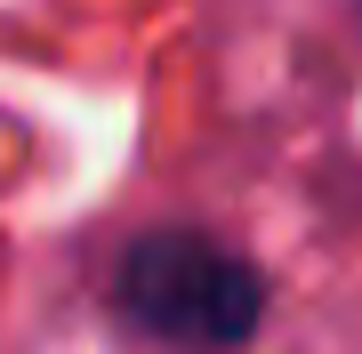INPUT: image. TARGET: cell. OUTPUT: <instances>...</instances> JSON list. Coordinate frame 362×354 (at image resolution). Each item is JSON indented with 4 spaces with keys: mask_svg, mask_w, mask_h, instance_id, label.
<instances>
[{
    "mask_svg": "<svg viewBox=\"0 0 362 354\" xmlns=\"http://www.w3.org/2000/svg\"><path fill=\"white\" fill-rule=\"evenodd\" d=\"M113 298L145 338L194 346V354H233L266 314V282L250 258H233L226 242L194 234V225H161L121 249Z\"/></svg>",
    "mask_w": 362,
    "mask_h": 354,
    "instance_id": "cell-1",
    "label": "cell"
}]
</instances>
